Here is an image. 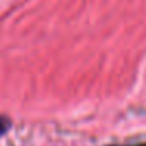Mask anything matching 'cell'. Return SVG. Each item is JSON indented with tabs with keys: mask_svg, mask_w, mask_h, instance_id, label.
<instances>
[{
	"mask_svg": "<svg viewBox=\"0 0 146 146\" xmlns=\"http://www.w3.org/2000/svg\"><path fill=\"white\" fill-rule=\"evenodd\" d=\"M10 127H11V121L7 116H0V137L5 135L10 130Z\"/></svg>",
	"mask_w": 146,
	"mask_h": 146,
	"instance_id": "cell-1",
	"label": "cell"
},
{
	"mask_svg": "<svg viewBox=\"0 0 146 146\" xmlns=\"http://www.w3.org/2000/svg\"><path fill=\"white\" fill-rule=\"evenodd\" d=\"M111 146H119V145H111ZM127 146H146V143H140V145H127Z\"/></svg>",
	"mask_w": 146,
	"mask_h": 146,
	"instance_id": "cell-2",
	"label": "cell"
}]
</instances>
